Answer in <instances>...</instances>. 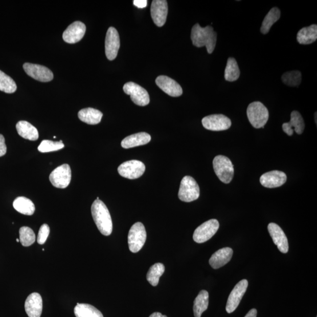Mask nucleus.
<instances>
[{"mask_svg":"<svg viewBox=\"0 0 317 317\" xmlns=\"http://www.w3.org/2000/svg\"><path fill=\"white\" fill-rule=\"evenodd\" d=\"M145 165L142 162L137 160L126 161L118 168L119 174L122 177L129 179H136L144 174Z\"/></svg>","mask_w":317,"mask_h":317,"instance_id":"obj_9","label":"nucleus"},{"mask_svg":"<svg viewBox=\"0 0 317 317\" xmlns=\"http://www.w3.org/2000/svg\"><path fill=\"white\" fill-rule=\"evenodd\" d=\"M150 13L154 24L161 27L165 25L168 13V2L166 0H154L150 8Z\"/></svg>","mask_w":317,"mask_h":317,"instance_id":"obj_15","label":"nucleus"},{"mask_svg":"<svg viewBox=\"0 0 317 317\" xmlns=\"http://www.w3.org/2000/svg\"><path fill=\"white\" fill-rule=\"evenodd\" d=\"M257 311L256 309H252L244 317H257Z\"/></svg>","mask_w":317,"mask_h":317,"instance_id":"obj_40","label":"nucleus"},{"mask_svg":"<svg viewBox=\"0 0 317 317\" xmlns=\"http://www.w3.org/2000/svg\"><path fill=\"white\" fill-rule=\"evenodd\" d=\"M305 124L303 118L298 111H293L291 114L290 121L283 124V129L288 136H292L294 131L301 134L304 132Z\"/></svg>","mask_w":317,"mask_h":317,"instance_id":"obj_21","label":"nucleus"},{"mask_svg":"<svg viewBox=\"0 0 317 317\" xmlns=\"http://www.w3.org/2000/svg\"><path fill=\"white\" fill-rule=\"evenodd\" d=\"M23 69L27 75L39 81L49 82L52 81L54 78L52 71L45 66L25 63L23 65Z\"/></svg>","mask_w":317,"mask_h":317,"instance_id":"obj_14","label":"nucleus"},{"mask_svg":"<svg viewBox=\"0 0 317 317\" xmlns=\"http://www.w3.org/2000/svg\"><path fill=\"white\" fill-rule=\"evenodd\" d=\"M19 135L26 140L37 141L39 137L38 130L30 123L25 121H19L16 125Z\"/></svg>","mask_w":317,"mask_h":317,"instance_id":"obj_24","label":"nucleus"},{"mask_svg":"<svg viewBox=\"0 0 317 317\" xmlns=\"http://www.w3.org/2000/svg\"><path fill=\"white\" fill-rule=\"evenodd\" d=\"M213 165L220 180L225 184L231 183L235 172L232 161L227 156L218 155L214 158Z\"/></svg>","mask_w":317,"mask_h":317,"instance_id":"obj_4","label":"nucleus"},{"mask_svg":"<svg viewBox=\"0 0 317 317\" xmlns=\"http://www.w3.org/2000/svg\"><path fill=\"white\" fill-rule=\"evenodd\" d=\"M78 118L82 122L89 125H97L100 123L103 117L101 111L92 108L79 110Z\"/></svg>","mask_w":317,"mask_h":317,"instance_id":"obj_25","label":"nucleus"},{"mask_svg":"<svg viewBox=\"0 0 317 317\" xmlns=\"http://www.w3.org/2000/svg\"><path fill=\"white\" fill-rule=\"evenodd\" d=\"M317 39V26L313 25L304 27L297 33V39L300 44L308 45L314 42Z\"/></svg>","mask_w":317,"mask_h":317,"instance_id":"obj_26","label":"nucleus"},{"mask_svg":"<svg viewBox=\"0 0 317 317\" xmlns=\"http://www.w3.org/2000/svg\"><path fill=\"white\" fill-rule=\"evenodd\" d=\"M17 240V242H19V241H19V239H17V240Z\"/></svg>","mask_w":317,"mask_h":317,"instance_id":"obj_43","label":"nucleus"},{"mask_svg":"<svg viewBox=\"0 0 317 317\" xmlns=\"http://www.w3.org/2000/svg\"><path fill=\"white\" fill-rule=\"evenodd\" d=\"M149 317H168L167 316L162 314L160 312H154Z\"/></svg>","mask_w":317,"mask_h":317,"instance_id":"obj_41","label":"nucleus"},{"mask_svg":"<svg viewBox=\"0 0 317 317\" xmlns=\"http://www.w3.org/2000/svg\"><path fill=\"white\" fill-rule=\"evenodd\" d=\"M247 115L249 122L256 129L264 128L268 120V110L260 102L251 103L248 106Z\"/></svg>","mask_w":317,"mask_h":317,"instance_id":"obj_3","label":"nucleus"},{"mask_svg":"<svg viewBox=\"0 0 317 317\" xmlns=\"http://www.w3.org/2000/svg\"><path fill=\"white\" fill-rule=\"evenodd\" d=\"M193 44L197 47H206L210 54L215 49L217 41V33L212 26L201 27L199 24L194 26L191 32Z\"/></svg>","mask_w":317,"mask_h":317,"instance_id":"obj_1","label":"nucleus"},{"mask_svg":"<svg viewBox=\"0 0 317 317\" xmlns=\"http://www.w3.org/2000/svg\"><path fill=\"white\" fill-rule=\"evenodd\" d=\"M25 310L29 317H40L42 311V299L40 295L34 292L28 297Z\"/></svg>","mask_w":317,"mask_h":317,"instance_id":"obj_20","label":"nucleus"},{"mask_svg":"<svg viewBox=\"0 0 317 317\" xmlns=\"http://www.w3.org/2000/svg\"><path fill=\"white\" fill-rule=\"evenodd\" d=\"M74 314L76 317H104L100 311L88 304L77 303Z\"/></svg>","mask_w":317,"mask_h":317,"instance_id":"obj_29","label":"nucleus"},{"mask_svg":"<svg viewBox=\"0 0 317 317\" xmlns=\"http://www.w3.org/2000/svg\"><path fill=\"white\" fill-rule=\"evenodd\" d=\"M91 213L97 227L103 235L108 236L112 232L113 225L109 210L104 202L95 200L91 206Z\"/></svg>","mask_w":317,"mask_h":317,"instance_id":"obj_2","label":"nucleus"},{"mask_svg":"<svg viewBox=\"0 0 317 317\" xmlns=\"http://www.w3.org/2000/svg\"><path fill=\"white\" fill-rule=\"evenodd\" d=\"M200 188L196 181L191 176H186L182 179L178 197L182 201L191 202L199 197Z\"/></svg>","mask_w":317,"mask_h":317,"instance_id":"obj_5","label":"nucleus"},{"mask_svg":"<svg viewBox=\"0 0 317 317\" xmlns=\"http://www.w3.org/2000/svg\"><path fill=\"white\" fill-rule=\"evenodd\" d=\"M165 269L164 265L160 263L154 264L150 267L146 275V279L152 286L155 287L158 284L160 277L164 274Z\"/></svg>","mask_w":317,"mask_h":317,"instance_id":"obj_32","label":"nucleus"},{"mask_svg":"<svg viewBox=\"0 0 317 317\" xmlns=\"http://www.w3.org/2000/svg\"><path fill=\"white\" fill-rule=\"evenodd\" d=\"M233 254V251L231 248H221L213 254L209 260V264L214 269L220 268L231 260Z\"/></svg>","mask_w":317,"mask_h":317,"instance_id":"obj_22","label":"nucleus"},{"mask_svg":"<svg viewBox=\"0 0 317 317\" xmlns=\"http://www.w3.org/2000/svg\"><path fill=\"white\" fill-rule=\"evenodd\" d=\"M209 306V293L201 290L194 301L193 312L195 317H201L202 313L207 310Z\"/></svg>","mask_w":317,"mask_h":317,"instance_id":"obj_28","label":"nucleus"},{"mask_svg":"<svg viewBox=\"0 0 317 317\" xmlns=\"http://www.w3.org/2000/svg\"><path fill=\"white\" fill-rule=\"evenodd\" d=\"M219 228L216 219H211L199 225L193 233V239L197 243H203L211 239Z\"/></svg>","mask_w":317,"mask_h":317,"instance_id":"obj_7","label":"nucleus"},{"mask_svg":"<svg viewBox=\"0 0 317 317\" xmlns=\"http://www.w3.org/2000/svg\"><path fill=\"white\" fill-rule=\"evenodd\" d=\"M133 5L139 9H144L147 6L148 2L146 0H134Z\"/></svg>","mask_w":317,"mask_h":317,"instance_id":"obj_39","label":"nucleus"},{"mask_svg":"<svg viewBox=\"0 0 317 317\" xmlns=\"http://www.w3.org/2000/svg\"><path fill=\"white\" fill-rule=\"evenodd\" d=\"M62 141L54 142L49 140L43 141L39 145L38 150L42 153H47L51 152L57 151L64 148Z\"/></svg>","mask_w":317,"mask_h":317,"instance_id":"obj_36","label":"nucleus"},{"mask_svg":"<svg viewBox=\"0 0 317 317\" xmlns=\"http://www.w3.org/2000/svg\"><path fill=\"white\" fill-rule=\"evenodd\" d=\"M19 241L23 246L29 247L34 243L35 235L31 228L22 227L19 229Z\"/></svg>","mask_w":317,"mask_h":317,"instance_id":"obj_34","label":"nucleus"},{"mask_svg":"<svg viewBox=\"0 0 317 317\" xmlns=\"http://www.w3.org/2000/svg\"><path fill=\"white\" fill-rule=\"evenodd\" d=\"M13 207L22 215H33L35 210L33 202L26 197H18L13 202Z\"/></svg>","mask_w":317,"mask_h":317,"instance_id":"obj_27","label":"nucleus"},{"mask_svg":"<svg viewBox=\"0 0 317 317\" xmlns=\"http://www.w3.org/2000/svg\"><path fill=\"white\" fill-rule=\"evenodd\" d=\"M51 183L54 187L65 189L68 187L71 180V170L69 165L63 164L58 166L50 174Z\"/></svg>","mask_w":317,"mask_h":317,"instance_id":"obj_10","label":"nucleus"},{"mask_svg":"<svg viewBox=\"0 0 317 317\" xmlns=\"http://www.w3.org/2000/svg\"><path fill=\"white\" fill-rule=\"evenodd\" d=\"M248 281L247 280H242L239 281L234 287L233 290L230 294L225 310L231 314L236 310V308L242 299L245 292H246L248 287Z\"/></svg>","mask_w":317,"mask_h":317,"instance_id":"obj_12","label":"nucleus"},{"mask_svg":"<svg viewBox=\"0 0 317 317\" xmlns=\"http://www.w3.org/2000/svg\"><path fill=\"white\" fill-rule=\"evenodd\" d=\"M17 89V85L13 79L0 70V90L7 94H13Z\"/></svg>","mask_w":317,"mask_h":317,"instance_id":"obj_33","label":"nucleus"},{"mask_svg":"<svg viewBox=\"0 0 317 317\" xmlns=\"http://www.w3.org/2000/svg\"><path fill=\"white\" fill-rule=\"evenodd\" d=\"M201 122L205 128L212 131L228 130L232 126L231 120L222 114L211 115L206 117L203 118Z\"/></svg>","mask_w":317,"mask_h":317,"instance_id":"obj_11","label":"nucleus"},{"mask_svg":"<svg viewBox=\"0 0 317 317\" xmlns=\"http://www.w3.org/2000/svg\"><path fill=\"white\" fill-rule=\"evenodd\" d=\"M281 16V11L277 7L273 8L265 16L261 25L260 31L263 34L268 33L269 30L275 22L279 20Z\"/></svg>","mask_w":317,"mask_h":317,"instance_id":"obj_30","label":"nucleus"},{"mask_svg":"<svg viewBox=\"0 0 317 317\" xmlns=\"http://www.w3.org/2000/svg\"><path fill=\"white\" fill-rule=\"evenodd\" d=\"M120 48V35L114 27H109L105 38V54L107 58L110 61L116 59Z\"/></svg>","mask_w":317,"mask_h":317,"instance_id":"obj_13","label":"nucleus"},{"mask_svg":"<svg viewBox=\"0 0 317 317\" xmlns=\"http://www.w3.org/2000/svg\"><path fill=\"white\" fill-rule=\"evenodd\" d=\"M146 232L144 224L141 222L134 223L128 234V245L130 251L136 253L144 246L146 240Z\"/></svg>","mask_w":317,"mask_h":317,"instance_id":"obj_6","label":"nucleus"},{"mask_svg":"<svg viewBox=\"0 0 317 317\" xmlns=\"http://www.w3.org/2000/svg\"><path fill=\"white\" fill-rule=\"evenodd\" d=\"M240 75L239 67L236 59L232 57L229 58L224 71L225 80L229 82L235 81L239 79Z\"/></svg>","mask_w":317,"mask_h":317,"instance_id":"obj_31","label":"nucleus"},{"mask_svg":"<svg viewBox=\"0 0 317 317\" xmlns=\"http://www.w3.org/2000/svg\"><path fill=\"white\" fill-rule=\"evenodd\" d=\"M315 123L316 124V113H315Z\"/></svg>","mask_w":317,"mask_h":317,"instance_id":"obj_42","label":"nucleus"},{"mask_svg":"<svg viewBox=\"0 0 317 317\" xmlns=\"http://www.w3.org/2000/svg\"><path fill=\"white\" fill-rule=\"evenodd\" d=\"M124 92L129 95L134 104L144 106L150 102L149 95L145 88L133 82L126 83L124 86Z\"/></svg>","mask_w":317,"mask_h":317,"instance_id":"obj_8","label":"nucleus"},{"mask_svg":"<svg viewBox=\"0 0 317 317\" xmlns=\"http://www.w3.org/2000/svg\"><path fill=\"white\" fill-rule=\"evenodd\" d=\"M7 152V146L5 143V138L3 134H0V157L5 155Z\"/></svg>","mask_w":317,"mask_h":317,"instance_id":"obj_38","label":"nucleus"},{"mask_svg":"<svg viewBox=\"0 0 317 317\" xmlns=\"http://www.w3.org/2000/svg\"><path fill=\"white\" fill-rule=\"evenodd\" d=\"M156 84L158 88L170 97H178L183 94L181 86L174 79L165 75H161L156 79Z\"/></svg>","mask_w":317,"mask_h":317,"instance_id":"obj_17","label":"nucleus"},{"mask_svg":"<svg viewBox=\"0 0 317 317\" xmlns=\"http://www.w3.org/2000/svg\"><path fill=\"white\" fill-rule=\"evenodd\" d=\"M268 231L279 251L284 254L288 253V239L282 229L279 225L271 223L268 225Z\"/></svg>","mask_w":317,"mask_h":317,"instance_id":"obj_19","label":"nucleus"},{"mask_svg":"<svg viewBox=\"0 0 317 317\" xmlns=\"http://www.w3.org/2000/svg\"><path fill=\"white\" fill-rule=\"evenodd\" d=\"M287 179V175L283 172L273 170L263 174L260 177V182L265 188H276L283 185Z\"/></svg>","mask_w":317,"mask_h":317,"instance_id":"obj_18","label":"nucleus"},{"mask_svg":"<svg viewBox=\"0 0 317 317\" xmlns=\"http://www.w3.org/2000/svg\"><path fill=\"white\" fill-rule=\"evenodd\" d=\"M50 233V229L49 225L47 224H43L41 225L38 232L37 237V242L39 244H43L46 242L48 237H49Z\"/></svg>","mask_w":317,"mask_h":317,"instance_id":"obj_37","label":"nucleus"},{"mask_svg":"<svg viewBox=\"0 0 317 317\" xmlns=\"http://www.w3.org/2000/svg\"><path fill=\"white\" fill-rule=\"evenodd\" d=\"M285 85L290 86H298L301 82V73L299 71H292L285 73L281 77Z\"/></svg>","mask_w":317,"mask_h":317,"instance_id":"obj_35","label":"nucleus"},{"mask_svg":"<svg viewBox=\"0 0 317 317\" xmlns=\"http://www.w3.org/2000/svg\"><path fill=\"white\" fill-rule=\"evenodd\" d=\"M151 141V137L146 132H140L131 134L123 140L121 146L123 148L129 149L148 144Z\"/></svg>","mask_w":317,"mask_h":317,"instance_id":"obj_23","label":"nucleus"},{"mask_svg":"<svg viewBox=\"0 0 317 317\" xmlns=\"http://www.w3.org/2000/svg\"><path fill=\"white\" fill-rule=\"evenodd\" d=\"M85 32L86 26L84 23L81 21H75L63 32L62 38L67 43H77L84 37Z\"/></svg>","mask_w":317,"mask_h":317,"instance_id":"obj_16","label":"nucleus"}]
</instances>
